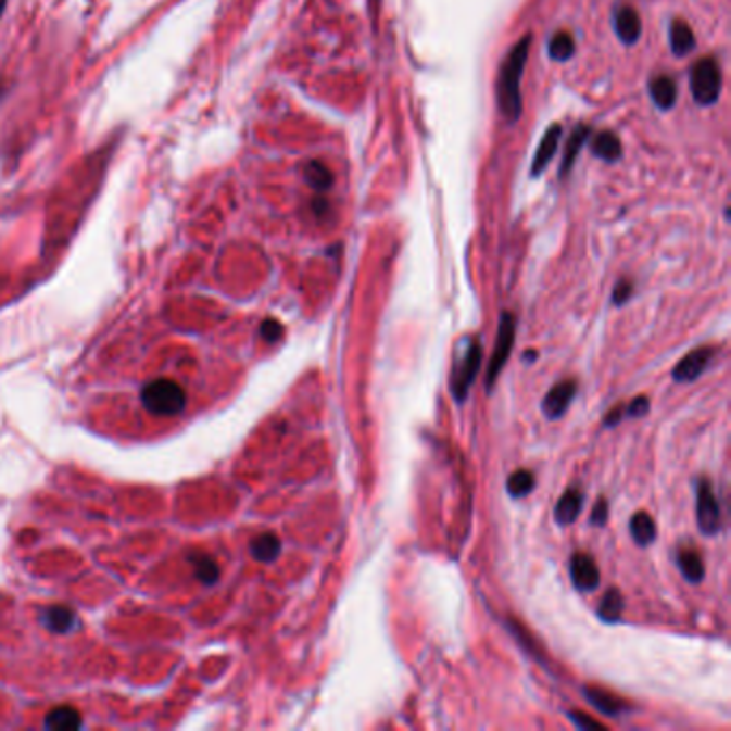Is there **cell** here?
Listing matches in <instances>:
<instances>
[{"label": "cell", "mask_w": 731, "mask_h": 731, "mask_svg": "<svg viewBox=\"0 0 731 731\" xmlns=\"http://www.w3.org/2000/svg\"><path fill=\"white\" fill-rule=\"evenodd\" d=\"M532 46V37L524 35L519 39V43L508 52L502 70H500V78H497V103L502 114L515 123L521 114V92H519V81L524 76V67L528 61V52Z\"/></svg>", "instance_id": "cell-1"}, {"label": "cell", "mask_w": 731, "mask_h": 731, "mask_svg": "<svg viewBox=\"0 0 731 731\" xmlns=\"http://www.w3.org/2000/svg\"><path fill=\"white\" fill-rule=\"evenodd\" d=\"M140 400L142 406L155 416H178L187 407L185 389L169 378H157L147 382L142 387Z\"/></svg>", "instance_id": "cell-2"}, {"label": "cell", "mask_w": 731, "mask_h": 731, "mask_svg": "<svg viewBox=\"0 0 731 731\" xmlns=\"http://www.w3.org/2000/svg\"><path fill=\"white\" fill-rule=\"evenodd\" d=\"M481 361H483V343L479 337H472L468 341V350L455 358V367H453V398L457 404H464L470 395L472 382L481 369Z\"/></svg>", "instance_id": "cell-3"}, {"label": "cell", "mask_w": 731, "mask_h": 731, "mask_svg": "<svg viewBox=\"0 0 731 731\" xmlns=\"http://www.w3.org/2000/svg\"><path fill=\"white\" fill-rule=\"evenodd\" d=\"M723 86L721 67L715 59H702L691 72V90L700 105H713L719 101Z\"/></svg>", "instance_id": "cell-4"}, {"label": "cell", "mask_w": 731, "mask_h": 731, "mask_svg": "<svg viewBox=\"0 0 731 731\" xmlns=\"http://www.w3.org/2000/svg\"><path fill=\"white\" fill-rule=\"evenodd\" d=\"M515 330H517V323H515V316L511 312H504L500 316V328H497V337H495V345H493V354H491V361H489L488 367V385L489 391L491 387L495 385L497 376L502 374L508 356H511V350L515 345Z\"/></svg>", "instance_id": "cell-5"}, {"label": "cell", "mask_w": 731, "mask_h": 731, "mask_svg": "<svg viewBox=\"0 0 731 731\" xmlns=\"http://www.w3.org/2000/svg\"><path fill=\"white\" fill-rule=\"evenodd\" d=\"M697 526L702 530V534L706 537H715L721 532L723 526V515H721V504L715 495V489L710 486L708 479H700L697 481Z\"/></svg>", "instance_id": "cell-6"}, {"label": "cell", "mask_w": 731, "mask_h": 731, "mask_svg": "<svg viewBox=\"0 0 731 731\" xmlns=\"http://www.w3.org/2000/svg\"><path fill=\"white\" fill-rule=\"evenodd\" d=\"M713 358H715V348H710V345H706V348H697V350L689 352V354L673 367L671 378H673L676 382H682V385H686V382H695V380L706 371V367L710 365Z\"/></svg>", "instance_id": "cell-7"}, {"label": "cell", "mask_w": 731, "mask_h": 731, "mask_svg": "<svg viewBox=\"0 0 731 731\" xmlns=\"http://www.w3.org/2000/svg\"><path fill=\"white\" fill-rule=\"evenodd\" d=\"M570 581L579 592H592L601 583V570L590 554H572L570 558Z\"/></svg>", "instance_id": "cell-8"}, {"label": "cell", "mask_w": 731, "mask_h": 731, "mask_svg": "<svg viewBox=\"0 0 731 731\" xmlns=\"http://www.w3.org/2000/svg\"><path fill=\"white\" fill-rule=\"evenodd\" d=\"M575 395H577V382H575V380H570L569 378V380L558 382V385L545 395V400H543V412H545V416L552 418V420L565 416L570 404H572V400H575Z\"/></svg>", "instance_id": "cell-9"}, {"label": "cell", "mask_w": 731, "mask_h": 731, "mask_svg": "<svg viewBox=\"0 0 731 731\" xmlns=\"http://www.w3.org/2000/svg\"><path fill=\"white\" fill-rule=\"evenodd\" d=\"M41 625L56 635H67V633L78 629L80 620H78V614L72 607L52 605V607H46L41 612Z\"/></svg>", "instance_id": "cell-10"}, {"label": "cell", "mask_w": 731, "mask_h": 731, "mask_svg": "<svg viewBox=\"0 0 731 731\" xmlns=\"http://www.w3.org/2000/svg\"><path fill=\"white\" fill-rule=\"evenodd\" d=\"M614 26H616V35L620 37V41L629 46H633L642 35V20L633 7L616 9Z\"/></svg>", "instance_id": "cell-11"}, {"label": "cell", "mask_w": 731, "mask_h": 731, "mask_svg": "<svg viewBox=\"0 0 731 731\" xmlns=\"http://www.w3.org/2000/svg\"><path fill=\"white\" fill-rule=\"evenodd\" d=\"M583 695L588 697V702H590L601 715H607V717H620V715L629 708L620 697H616V695H612V693H607V691H603V689H596V686H585V689H583Z\"/></svg>", "instance_id": "cell-12"}, {"label": "cell", "mask_w": 731, "mask_h": 731, "mask_svg": "<svg viewBox=\"0 0 731 731\" xmlns=\"http://www.w3.org/2000/svg\"><path fill=\"white\" fill-rule=\"evenodd\" d=\"M560 136H563V127L560 125H552L547 129V134L543 136V142H541V147L537 151V157H534V163H532V174L534 176H539L550 165V162L554 160V155L558 151V144H560Z\"/></svg>", "instance_id": "cell-13"}, {"label": "cell", "mask_w": 731, "mask_h": 731, "mask_svg": "<svg viewBox=\"0 0 731 731\" xmlns=\"http://www.w3.org/2000/svg\"><path fill=\"white\" fill-rule=\"evenodd\" d=\"M249 554L257 563H273L281 554V539L273 532H264L251 541Z\"/></svg>", "instance_id": "cell-14"}, {"label": "cell", "mask_w": 731, "mask_h": 731, "mask_svg": "<svg viewBox=\"0 0 731 731\" xmlns=\"http://www.w3.org/2000/svg\"><path fill=\"white\" fill-rule=\"evenodd\" d=\"M46 730L52 731H76L81 728L80 713L72 706H59L48 713L46 717Z\"/></svg>", "instance_id": "cell-15"}, {"label": "cell", "mask_w": 731, "mask_h": 731, "mask_svg": "<svg viewBox=\"0 0 731 731\" xmlns=\"http://www.w3.org/2000/svg\"><path fill=\"white\" fill-rule=\"evenodd\" d=\"M583 506V493L577 488L567 489V493L556 504V521L560 526H570L577 521Z\"/></svg>", "instance_id": "cell-16"}, {"label": "cell", "mask_w": 731, "mask_h": 731, "mask_svg": "<svg viewBox=\"0 0 731 731\" xmlns=\"http://www.w3.org/2000/svg\"><path fill=\"white\" fill-rule=\"evenodd\" d=\"M189 563H191V567H193L196 579H200L202 583L213 585V583L219 581L222 569H219V565L215 563V558H211L209 554L191 552V554H189Z\"/></svg>", "instance_id": "cell-17"}, {"label": "cell", "mask_w": 731, "mask_h": 731, "mask_svg": "<svg viewBox=\"0 0 731 731\" xmlns=\"http://www.w3.org/2000/svg\"><path fill=\"white\" fill-rule=\"evenodd\" d=\"M676 563H678L680 572L684 575V579L691 581V583H700L706 575L704 560L695 550H680L678 556H676Z\"/></svg>", "instance_id": "cell-18"}, {"label": "cell", "mask_w": 731, "mask_h": 731, "mask_svg": "<svg viewBox=\"0 0 731 731\" xmlns=\"http://www.w3.org/2000/svg\"><path fill=\"white\" fill-rule=\"evenodd\" d=\"M622 612H625V598H622L620 590L618 588L607 590L605 596L598 603V609H596L598 618L603 622H607V625H614V622H618L622 618Z\"/></svg>", "instance_id": "cell-19"}, {"label": "cell", "mask_w": 731, "mask_h": 731, "mask_svg": "<svg viewBox=\"0 0 731 731\" xmlns=\"http://www.w3.org/2000/svg\"><path fill=\"white\" fill-rule=\"evenodd\" d=\"M629 528H631L633 541L642 547L651 545L652 541L656 539V524H654L651 513H646V511L635 513L629 521Z\"/></svg>", "instance_id": "cell-20"}, {"label": "cell", "mask_w": 731, "mask_h": 731, "mask_svg": "<svg viewBox=\"0 0 731 731\" xmlns=\"http://www.w3.org/2000/svg\"><path fill=\"white\" fill-rule=\"evenodd\" d=\"M669 43H671V50H673L676 56L689 54L695 48V35H693L691 26L682 20H676L671 24V30H669Z\"/></svg>", "instance_id": "cell-21"}, {"label": "cell", "mask_w": 731, "mask_h": 731, "mask_svg": "<svg viewBox=\"0 0 731 731\" xmlns=\"http://www.w3.org/2000/svg\"><path fill=\"white\" fill-rule=\"evenodd\" d=\"M592 153L603 160V162H616L622 153V144L618 140L616 134L612 131H601L594 136V142H592Z\"/></svg>", "instance_id": "cell-22"}, {"label": "cell", "mask_w": 731, "mask_h": 731, "mask_svg": "<svg viewBox=\"0 0 731 731\" xmlns=\"http://www.w3.org/2000/svg\"><path fill=\"white\" fill-rule=\"evenodd\" d=\"M651 97L660 110H669L676 103L678 86L669 76H658L651 81Z\"/></svg>", "instance_id": "cell-23"}, {"label": "cell", "mask_w": 731, "mask_h": 731, "mask_svg": "<svg viewBox=\"0 0 731 731\" xmlns=\"http://www.w3.org/2000/svg\"><path fill=\"white\" fill-rule=\"evenodd\" d=\"M534 488H537V479L530 470H517L506 481V491L511 497H524Z\"/></svg>", "instance_id": "cell-24"}, {"label": "cell", "mask_w": 731, "mask_h": 731, "mask_svg": "<svg viewBox=\"0 0 731 731\" xmlns=\"http://www.w3.org/2000/svg\"><path fill=\"white\" fill-rule=\"evenodd\" d=\"M305 180L316 189V191H326L332 187V174L326 167L325 163L312 162L305 165Z\"/></svg>", "instance_id": "cell-25"}, {"label": "cell", "mask_w": 731, "mask_h": 731, "mask_svg": "<svg viewBox=\"0 0 731 731\" xmlns=\"http://www.w3.org/2000/svg\"><path fill=\"white\" fill-rule=\"evenodd\" d=\"M572 54H575V41L569 33H556L554 39L550 41V56L563 63V61H569Z\"/></svg>", "instance_id": "cell-26"}, {"label": "cell", "mask_w": 731, "mask_h": 731, "mask_svg": "<svg viewBox=\"0 0 731 731\" xmlns=\"http://www.w3.org/2000/svg\"><path fill=\"white\" fill-rule=\"evenodd\" d=\"M590 138V127H577V131L570 136L569 147L565 151V163H563V174H567L570 169V165L577 160L581 147L585 144V140Z\"/></svg>", "instance_id": "cell-27"}, {"label": "cell", "mask_w": 731, "mask_h": 731, "mask_svg": "<svg viewBox=\"0 0 731 731\" xmlns=\"http://www.w3.org/2000/svg\"><path fill=\"white\" fill-rule=\"evenodd\" d=\"M281 335H283V326L279 325L277 320H273V318L264 320L262 326H260V337L264 341H268V343H277L281 339Z\"/></svg>", "instance_id": "cell-28"}, {"label": "cell", "mask_w": 731, "mask_h": 731, "mask_svg": "<svg viewBox=\"0 0 731 731\" xmlns=\"http://www.w3.org/2000/svg\"><path fill=\"white\" fill-rule=\"evenodd\" d=\"M625 407V416L627 418H640V416H646L648 409H651V400L646 395H640L635 398L631 404H627Z\"/></svg>", "instance_id": "cell-29"}, {"label": "cell", "mask_w": 731, "mask_h": 731, "mask_svg": "<svg viewBox=\"0 0 731 731\" xmlns=\"http://www.w3.org/2000/svg\"><path fill=\"white\" fill-rule=\"evenodd\" d=\"M631 294H633V281H629V279H620L618 281V286L614 288V294H612V301H614V305H625L629 299H631Z\"/></svg>", "instance_id": "cell-30"}, {"label": "cell", "mask_w": 731, "mask_h": 731, "mask_svg": "<svg viewBox=\"0 0 731 731\" xmlns=\"http://www.w3.org/2000/svg\"><path fill=\"white\" fill-rule=\"evenodd\" d=\"M607 519H609V506H607V500H605V497H598L596 504H594V511H592V515H590V521H592V526L603 528V526L607 524Z\"/></svg>", "instance_id": "cell-31"}, {"label": "cell", "mask_w": 731, "mask_h": 731, "mask_svg": "<svg viewBox=\"0 0 731 731\" xmlns=\"http://www.w3.org/2000/svg\"><path fill=\"white\" fill-rule=\"evenodd\" d=\"M569 719L579 728V730H605L603 723L585 717L583 713H569Z\"/></svg>", "instance_id": "cell-32"}, {"label": "cell", "mask_w": 731, "mask_h": 731, "mask_svg": "<svg viewBox=\"0 0 731 731\" xmlns=\"http://www.w3.org/2000/svg\"><path fill=\"white\" fill-rule=\"evenodd\" d=\"M622 418H625V407H614L612 412H607V416H605L603 425H605V427H616V425H618Z\"/></svg>", "instance_id": "cell-33"}, {"label": "cell", "mask_w": 731, "mask_h": 731, "mask_svg": "<svg viewBox=\"0 0 731 731\" xmlns=\"http://www.w3.org/2000/svg\"><path fill=\"white\" fill-rule=\"evenodd\" d=\"M534 358H537V352L530 350V352H528V361H534Z\"/></svg>", "instance_id": "cell-34"}, {"label": "cell", "mask_w": 731, "mask_h": 731, "mask_svg": "<svg viewBox=\"0 0 731 731\" xmlns=\"http://www.w3.org/2000/svg\"><path fill=\"white\" fill-rule=\"evenodd\" d=\"M4 7H7V0H0V15H2V11H4Z\"/></svg>", "instance_id": "cell-35"}]
</instances>
